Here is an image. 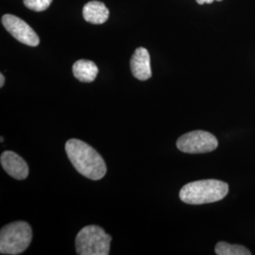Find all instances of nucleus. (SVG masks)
I'll use <instances>...</instances> for the list:
<instances>
[{
    "mask_svg": "<svg viewBox=\"0 0 255 255\" xmlns=\"http://www.w3.org/2000/svg\"><path fill=\"white\" fill-rule=\"evenodd\" d=\"M65 151L76 170L82 176L98 181L107 172V166L100 153L82 140H68Z\"/></svg>",
    "mask_w": 255,
    "mask_h": 255,
    "instance_id": "f257e3e1",
    "label": "nucleus"
},
{
    "mask_svg": "<svg viewBox=\"0 0 255 255\" xmlns=\"http://www.w3.org/2000/svg\"><path fill=\"white\" fill-rule=\"evenodd\" d=\"M229 192L228 183L219 180H201L185 184L180 191L184 203L199 205L223 200Z\"/></svg>",
    "mask_w": 255,
    "mask_h": 255,
    "instance_id": "f03ea898",
    "label": "nucleus"
},
{
    "mask_svg": "<svg viewBox=\"0 0 255 255\" xmlns=\"http://www.w3.org/2000/svg\"><path fill=\"white\" fill-rule=\"evenodd\" d=\"M32 230L25 221H15L4 226L0 231V254L20 255L29 246Z\"/></svg>",
    "mask_w": 255,
    "mask_h": 255,
    "instance_id": "7ed1b4c3",
    "label": "nucleus"
},
{
    "mask_svg": "<svg viewBox=\"0 0 255 255\" xmlns=\"http://www.w3.org/2000/svg\"><path fill=\"white\" fill-rule=\"evenodd\" d=\"M112 237L103 229L89 225L82 228L76 237V251L79 255H108Z\"/></svg>",
    "mask_w": 255,
    "mask_h": 255,
    "instance_id": "20e7f679",
    "label": "nucleus"
},
{
    "mask_svg": "<svg viewBox=\"0 0 255 255\" xmlns=\"http://www.w3.org/2000/svg\"><path fill=\"white\" fill-rule=\"evenodd\" d=\"M219 146L214 134L204 130H193L177 140V147L185 153L197 154L214 151Z\"/></svg>",
    "mask_w": 255,
    "mask_h": 255,
    "instance_id": "39448f33",
    "label": "nucleus"
},
{
    "mask_svg": "<svg viewBox=\"0 0 255 255\" xmlns=\"http://www.w3.org/2000/svg\"><path fill=\"white\" fill-rule=\"evenodd\" d=\"M2 25L13 38L28 46H37L40 38L34 29L24 20L12 14H5L1 19Z\"/></svg>",
    "mask_w": 255,
    "mask_h": 255,
    "instance_id": "423d86ee",
    "label": "nucleus"
},
{
    "mask_svg": "<svg viewBox=\"0 0 255 255\" xmlns=\"http://www.w3.org/2000/svg\"><path fill=\"white\" fill-rule=\"evenodd\" d=\"M0 163L4 170L16 180H24L28 175L27 163L13 151L3 152L0 157Z\"/></svg>",
    "mask_w": 255,
    "mask_h": 255,
    "instance_id": "0eeeda50",
    "label": "nucleus"
},
{
    "mask_svg": "<svg viewBox=\"0 0 255 255\" xmlns=\"http://www.w3.org/2000/svg\"><path fill=\"white\" fill-rule=\"evenodd\" d=\"M130 70L139 81H146L151 78L150 57L145 47H138L130 59Z\"/></svg>",
    "mask_w": 255,
    "mask_h": 255,
    "instance_id": "6e6552de",
    "label": "nucleus"
},
{
    "mask_svg": "<svg viewBox=\"0 0 255 255\" xmlns=\"http://www.w3.org/2000/svg\"><path fill=\"white\" fill-rule=\"evenodd\" d=\"M82 15L84 20L88 23L101 25L108 20L110 11L104 3L93 0L84 5L82 9Z\"/></svg>",
    "mask_w": 255,
    "mask_h": 255,
    "instance_id": "1a4fd4ad",
    "label": "nucleus"
},
{
    "mask_svg": "<svg viewBox=\"0 0 255 255\" xmlns=\"http://www.w3.org/2000/svg\"><path fill=\"white\" fill-rule=\"evenodd\" d=\"M74 77L82 82H94L99 74V68L95 63L88 60H79L72 67Z\"/></svg>",
    "mask_w": 255,
    "mask_h": 255,
    "instance_id": "9d476101",
    "label": "nucleus"
},
{
    "mask_svg": "<svg viewBox=\"0 0 255 255\" xmlns=\"http://www.w3.org/2000/svg\"><path fill=\"white\" fill-rule=\"evenodd\" d=\"M215 253L218 255H251L252 253L241 245H233L227 242H219L216 248Z\"/></svg>",
    "mask_w": 255,
    "mask_h": 255,
    "instance_id": "9b49d317",
    "label": "nucleus"
},
{
    "mask_svg": "<svg viewBox=\"0 0 255 255\" xmlns=\"http://www.w3.org/2000/svg\"><path fill=\"white\" fill-rule=\"evenodd\" d=\"M52 0H24V5L27 9L34 11L46 10L51 4Z\"/></svg>",
    "mask_w": 255,
    "mask_h": 255,
    "instance_id": "f8f14e48",
    "label": "nucleus"
},
{
    "mask_svg": "<svg viewBox=\"0 0 255 255\" xmlns=\"http://www.w3.org/2000/svg\"><path fill=\"white\" fill-rule=\"evenodd\" d=\"M196 1H197L198 4L203 5V4H205V3L211 4V3H213L214 1H222V0H196Z\"/></svg>",
    "mask_w": 255,
    "mask_h": 255,
    "instance_id": "ddd939ff",
    "label": "nucleus"
},
{
    "mask_svg": "<svg viewBox=\"0 0 255 255\" xmlns=\"http://www.w3.org/2000/svg\"><path fill=\"white\" fill-rule=\"evenodd\" d=\"M4 82H5V78H4V75L1 73L0 74V87H3Z\"/></svg>",
    "mask_w": 255,
    "mask_h": 255,
    "instance_id": "4468645a",
    "label": "nucleus"
}]
</instances>
